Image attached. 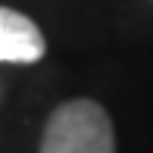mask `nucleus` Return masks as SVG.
<instances>
[{
    "label": "nucleus",
    "mask_w": 153,
    "mask_h": 153,
    "mask_svg": "<svg viewBox=\"0 0 153 153\" xmlns=\"http://www.w3.org/2000/svg\"><path fill=\"white\" fill-rule=\"evenodd\" d=\"M41 153H116L106 109L94 100H69L47 119Z\"/></svg>",
    "instance_id": "obj_1"
},
{
    "label": "nucleus",
    "mask_w": 153,
    "mask_h": 153,
    "mask_svg": "<svg viewBox=\"0 0 153 153\" xmlns=\"http://www.w3.org/2000/svg\"><path fill=\"white\" fill-rule=\"evenodd\" d=\"M47 50L41 28L28 16L0 6V62H38Z\"/></svg>",
    "instance_id": "obj_2"
}]
</instances>
